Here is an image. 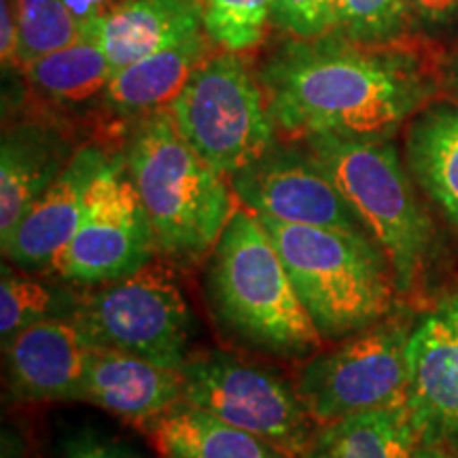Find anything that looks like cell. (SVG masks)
I'll list each match as a JSON object with an SVG mask.
<instances>
[{"mask_svg":"<svg viewBox=\"0 0 458 458\" xmlns=\"http://www.w3.org/2000/svg\"><path fill=\"white\" fill-rule=\"evenodd\" d=\"M74 153L60 131L43 123L4 130L0 147V240L66 168Z\"/></svg>","mask_w":458,"mask_h":458,"instance_id":"17","label":"cell"},{"mask_svg":"<svg viewBox=\"0 0 458 458\" xmlns=\"http://www.w3.org/2000/svg\"><path fill=\"white\" fill-rule=\"evenodd\" d=\"M108 162L111 156L100 147L77 148L62 174L3 238L4 259L21 272L51 270L81 221L91 185Z\"/></svg>","mask_w":458,"mask_h":458,"instance_id":"13","label":"cell"},{"mask_svg":"<svg viewBox=\"0 0 458 458\" xmlns=\"http://www.w3.org/2000/svg\"><path fill=\"white\" fill-rule=\"evenodd\" d=\"M416 458H458V452L442 448V445H428V444H418Z\"/></svg>","mask_w":458,"mask_h":458,"instance_id":"32","label":"cell"},{"mask_svg":"<svg viewBox=\"0 0 458 458\" xmlns=\"http://www.w3.org/2000/svg\"><path fill=\"white\" fill-rule=\"evenodd\" d=\"M410 335V320L386 317L314 354L295 388L317 427L405 403Z\"/></svg>","mask_w":458,"mask_h":458,"instance_id":"8","label":"cell"},{"mask_svg":"<svg viewBox=\"0 0 458 458\" xmlns=\"http://www.w3.org/2000/svg\"><path fill=\"white\" fill-rule=\"evenodd\" d=\"M204 32L225 51H246L261 41L274 0H196Z\"/></svg>","mask_w":458,"mask_h":458,"instance_id":"25","label":"cell"},{"mask_svg":"<svg viewBox=\"0 0 458 458\" xmlns=\"http://www.w3.org/2000/svg\"><path fill=\"white\" fill-rule=\"evenodd\" d=\"M303 140L385 250L397 293H411L433 257L435 227L399 162L397 148L388 140L335 134Z\"/></svg>","mask_w":458,"mask_h":458,"instance_id":"5","label":"cell"},{"mask_svg":"<svg viewBox=\"0 0 458 458\" xmlns=\"http://www.w3.org/2000/svg\"><path fill=\"white\" fill-rule=\"evenodd\" d=\"M405 162L411 179L458 229V105L431 102L411 117Z\"/></svg>","mask_w":458,"mask_h":458,"instance_id":"19","label":"cell"},{"mask_svg":"<svg viewBox=\"0 0 458 458\" xmlns=\"http://www.w3.org/2000/svg\"><path fill=\"white\" fill-rule=\"evenodd\" d=\"M410 0H340L337 30L360 43H388L405 37Z\"/></svg>","mask_w":458,"mask_h":458,"instance_id":"26","label":"cell"},{"mask_svg":"<svg viewBox=\"0 0 458 458\" xmlns=\"http://www.w3.org/2000/svg\"><path fill=\"white\" fill-rule=\"evenodd\" d=\"M442 64L422 38L360 43L334 30L280 45L257 79L274 128L289 139L388 140L442 94Z\"/></svg>","mask_w":458,"mask_h":458,"instance_id":"1","label":"cell"},{"mask_svg":"<svg viewBox=\"0 0 458 458\" xmlns=\"http://www.w3.org/2000/svg\"><path fill=\"white\" fill-rule=\"evenodd\" d=\"M156 253L151 221L125 156H114L91 185L81 221L51 272L71 284L98 286L142 270Z\"/></svg>","mask_w":458,"mask_h":458,"instance_id":"10","label":"cell"},{"mask_svg":"<svg viewBox=\"0 0 458 458\" xmlns=\"http://www.w3.org/2000/svg\"><path fill=\"white\" fill-rule=\"evenodd\" d=\"M71 320L89 346L117 348L170 369H181L191 357V310L174 272L164 263L151 261L79 295Z\"/></svg>","mask_w":458,"mask_h":458,"instance_id":"6","label":"cell"},{"mask_svg":"<svg viewBox=\"0 0 458 458\" xmlns=\"http://www.w3.org/2000/svg\"><path fill=\"white\" fill-rule=\"evenodd\" d=\"M168 108L189 145L225 176L274 147L266 94L236 51L204 60Z\"/></svg>","mask_w":458,"mask_h":458,"instance_id":"7","label":"cell"},{"mask_svg":"<svg viewBox=\"0 0 458 458\" xmlns=\"http://www.w3.org/2000/svg\"><path fill=\"white\" fill-rule=\"evenodd\" d=\"M259 221L325 342L344 340L391 314L397 293L393 267L369 233L272 216H259Z\"/></svg>","mask_w":458,"mask_h":458,"instance_id":"3","label":"cell"},{"mask_svg":"<svg viewBox=\"0 0 458 458\" xmlns=\"http://www.w3.org/2000/svg\"><path fill=\"white\" fill-rule=\"evenodd\" d=\"M196 0H128L88 34L113 72L202 32Z\"/></svg>","mask_w":458,"mask_h":458,"instance_id":"16","label":"cell"},{"mask_svg":"<svg viewBox=\"0 0 458 458\" xmlns=\"http://www.w3.org/2000/svg\"><path fill=\"white\" fill-rule=\"evenodd\" d=\"M181 399V369L164 368L117 348H89L77 401H88L130 425L148 428Z\"/></svg>","mask_w":458,"mask_h":458,"instance_id":"14","label":"cell"},{"mask_svg":"<svg viewBox=\"0 0 458 458\" xmlns=\"http://www.w3.org/2000/svg\"><path fill=\"white\" fill-rule=\"evenodd\" d=\"M147 431L164 458H293L182 399Z\"/></svg>","mask_w":458,"mask_h":458,"instance_id":"20","label":"cell"},{"mask_svg":"<svg viewBox=\"0 0 458 458\" xmlns=\"http://www.w3.org/2000/svg\"><path fill=\"white\" fill-rule=\"evenodd\" d=\"M62 458H142L134 448L119 439L81 431L74 433L62 445Z\"/></svg>","mask_w":458,"mask_h":458,"instance_id":"28","label":"cell"},{"mask_svg":"<svg viewBox=\"0 0 458 458\" xmlns=\"http://www.w3.org/2000/svg\"><path fill=\"white\" fill-rule=\"evenodd\" d=\"M89 342L71 318H47L4 344L9 385L26 401H77Z\"/></svg>","mask_w":458,"mask_h":458,"instance_id":"15","label":"cell"},{"mask_svg":"<svg viewBox=\"0 0 458 458\" xmlns=\"http://www.w3.org/2000/svg\"><path fill=\"white\" fill-rule=\"evenodd\" d=\"M411 20L427 30H442L458 21V0H410Z\"/></svg>","mask_w":458,"mask_h":458,"instance_id":"29","label":"cell"},{"mask_svg":"<svg viewBox=\"0 0 458 458\" xmlns=\"http://www.w3.org/2000/svg\"><path fill=\"white\" fill-rule=\"evenodd\" d=\"M17 55L15 66L24 71L38 57L83 41V28L64 0H15Z\"/></svg>","mask_w":458,"mask_h":458,"instance_id":"24","label":"cell"},{"mask_svg":"<svg viewBox=\"0 0 458 458\" xmlns=\"http://www.w3.org/2000/svg\"><path fill=\"white\" fill-rule=\"evenodd\" d=\"M418 444L408 405L401 403L318 427L301 458H416Z\"/></svg>","mask_w":458,"mask_h":458,"instance_id":"21","label":"cell"},{"mask_svg":"<svg viewBox=\"0 0 458 458\" xmlns=\"http://www.w3.org/2000/svg\"><path fill=\"white\" fill-rule=\"evenodd\" d=\"M206 32H198L168 49L142 57L134 64L113 72L102 91L105 108L114 117H139L162 111L181 94L193 72L208 60Z\"/></svg>","mask_w":458,"mask_h":458,"instance_id":"18","label":"cell"},{"mask_svg":"<svg viewBox=\"0 0 458 458\" xmlns=\"http://www.w3.org/2000/svg\"><path fill=\"white\" fill-rule=\"evenodd\" d=\"M17 11L15 0H3L0 3V55L3 66H15L17 55Z\"/></svg>","mask_w":458,"mask_h":458,"instance_id":"30","label":"cell"},{"mask_svg":"<svg viewBox=\"0 0 458 458\" xmlns=\"http://www.w3.org/2000/svg\"><path fill=\"white\" fill-rule=\"evenodd\" d=\"M79 295L64 293L41 280L17 274L3 263L0 280V335L7 344L15 334L47 318H71Z\"/></svg>","mask_w":458,"mask_h":458,"instance_id":"23","label":"cell"},{"mask_svg":"<svg viewBox=\"0 0 458 458\" xmlns=\"http://www.w3.org/2000/svg\"><path fill=\"white\" fill-rule=\"evenodd\" d=\"M182 401L301 458L318 427L297 388L274 371L227 352L189 357L181 368Z\"/></svg>","mask_w":458,"mask_h":458,"instance_id":"9","label":"cell"},{"mask_svg":"<svg viewBox=\"0 0 458 458\" xmlns=\"http://www.w3.org/2000/svg\"><path fill=\"white\" fill-rule=\"evenodd\" d=\"M208 295L221 323L261 351L303 357L325 342L270 233L249 208H236L210 253Z\"/></svg>","mask_w":458,"mask_h":458,"instance_id":"4","label":"cell"},{"mask_svg":"<svg viewBox=\"0 0 458 458\" xmlns=\"http://www.w3.org/2000/svg\"><path fill=\"white\" fill-rule=\"evenodd\" d=\"M229 185L238 202L259 216L369 233L327 170L308 148L300 151L274 142L266 156L229 176Z\"/></svg>","mask_w":458,"mask_h":458,"instance_id":"11","label":"cell"},{"mask_svg":"<svg viewBox=\"0 0 458 458\" xmlns=\"http://www.w3.org/2000/svg\"><path fill=\"white\" fill-rule=\"evenodd\" d=\"M125 164L151 221L157 253L181 263L213 253L238 198L225 174L189 145L170 108L136 123Z\"/></svg>","mask_w":458,"mask_h":458,"instance_id":"2","label":"cell"},{"mask_svg":"<svg viewBox=\"0 0 458 458\" xmlns=\"http://www.w3.org/2000/svg\"><path fill=\"white\" fill-rule=\"evenodd\" d=\"M405 405L420 444L458 452V293L411 329Z\"/></svg>","mask_w":458,"mask_h":458,"instance_id":"12","label":"cell"},{"mask_svg":"<svg viewBox=\"0 0 458 458\" xmlns=\"http://www.w3.org/2000/svg\"><path fill=\"white\" fill-rule=\"evenodd\" d=\"M114 3H117V4H119V7H122V4H125V3H128V0H114Z\"/></svg>","mask_w":458,"mask_h":458,"instance_id":"33","label":"cell"},{"mask_svg":"<svg viewBox=\"0 0 458 458\" xmlns=\"http://www.w3.org/2000/svg\"><path fill=\"white\" fill-rule=\"evenodd\" d=\"M38 98L51 105H79L102 96L113 77V66L105 51L91 38L38 57L24 71Z\"/></svg>","mask_w":458,"mask_h":458,"instance_id":"22","label":"cell"},{"mask_svg":"<svg viewBox=\"0 0 458 458\" xmlns=\"http://www.w3.org/2000/svg\"><path fill=\"white\" fill-rule=\"evenodd\" d=\"M270 21L295 38H317L337 30L340 0H274Z\"/></svg>","mask_w":458,"mask_h":458,"instance_id":"27","label":"cell"},{"mask_svg":"<svg viewBox=\"0 0 458 458\" xmlns=\"http://www.w3.org/2000/svg\"><path fill=\"white\" fill-rule=\"evenodd\" d=\"M442 94L450 102L458 105V45L450 55L444 57L442 64Z\"/></svg>","mask_w":458,"mask_h":458,"instance_id":"31","label":"cell"}]
</instances>
